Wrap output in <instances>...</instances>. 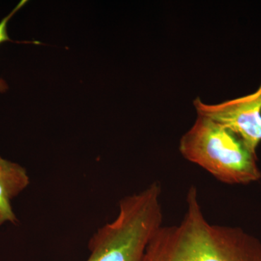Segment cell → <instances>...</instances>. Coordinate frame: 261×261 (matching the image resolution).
Returning <instances> with one entry per match:
<instances>
[{"label":"cell","instance_id":"2","mask_svg":"<svg viewBox=\"0 0 261 261\" xmlns=\"http://www.w3.org/2000/svg\"><path fill=\"white\" fill-rule=\"evenodd\" d=\"M161 195L162 187L155 181L122 198L116 219L89 240L87 261H142L149 240L163 226Z\"/></svg>","mask_w":261,"mask_h":261},{"label":"cell","instance_id":"4","mask_svg":"<svg viewBox=\"0 0 261 261\" xmlns=\"http://www.w3.org/2000/svg\"><path fill=\"white\" fill-rule=\"evenodd\" d=\"M193 105L198 116L226 127L257 153L261 142V83L256 91L243 97L215 105L206 104L198 97Z\"/></svg>","mask_w":261,"mask_h":261},{"label":"cell","instance_id":"5","mask_svg":"<svg viewBox=\"0 0 261 261\" xmlns=\"http://www.w3.org/2000/svg\"><path fill=\"white\" fill-rule=\"evenodd\" d=\"M29 185L30 178L23 166L0 156V226L6 222L18 223L12 200Z\"/></svg>","mask_w":261,"mask_h":261},{"label":"cell","instance_id":"1","mask_svg":"<svg viewBox=\"0 0 261 261\" xmlns=\"http://www.w3.org/2000/svg\"><path fill=\"white\" fill-rule=\"evenodd\" d=\"M178 224L161 226L149 240L142 261H261V242L243 228L211 223L198 190L187 192Z\"/></svg>","mask_w":261,"mask_h":261},{"label":"cell","instance_id":"3","mask_svg":"<svg viewBox=\"0 0 261 261\" xmlns=\"http://www.w3.org/2000/svg\"><path fill=\"white\" fill-rule=\"evenodd\" d=\"M178 149L187 161L226 185H249L261 178L257 153L236 134L205 117L197 115Z\"/></svg>","mask_w":261,"mask_h":261},{"label":"cell","instance_id":"6","mask_svg":"<svg viewBox=\"0 0 261 261\" xmlns=\"http://www.w3.org/2000/svg\"><path fill=\"white\" fill-rule=\"evenodd\" d=\"M27 1L25 0H22L20 3L17 5L14 9L12 10L10 14L5 17L3 20L0 21V44H3L5 42H11V39H10L9 36L8 34V23L10 21V19L13 18V15L18 11L19 10L21 9L22 8L27 4ZM8 86L5 80L0 79V92H5L8 90Z\"/></svg>","mask_w":261,"mask_h":261}]
</instances>
